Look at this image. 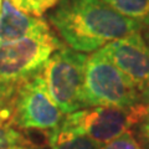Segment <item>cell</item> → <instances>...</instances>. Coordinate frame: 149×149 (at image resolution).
Instances as JSON below:
<instances>
[{
  "instance_id": "6da1fadb",
  "label": "cell",
  "mask_w": 149,
  "mask_h": 149,
  "mask_svg": "<svg viewBox=\"0 0 149 149\" xmlns=\"http://www.w3.org/2000/svg\"><path fill=\"white\" fill-rule=\"evenodd\" d=\"M50 22L72 50L82 54L98 51L143 27L102 0H60L50 14Z\"/></svg>"
},
{
  "instance_id": "7a4b0ae2",
  "label": "cell",
  "mask_w": 149,
  "mask_h": 149,
  "mask_svg": "<svg viewBox=\"0 0 149 149\" xmlns=\"http://www.w3.org/2000/svg\"><path fill=\"white\" fill-rule=\"evenodd\" d=\"M61 47V42L51 30L0 42V95H10L42 71L51 55Z\"/></svg>"
},
{
  "instance_id": "3957f363",
  "label": "cell",
  "mask_w": 149,
  "mask_h": 149,
  "mask_svg": "<svg viewBox=\"0 0 149 149\" xmlns=\"http://www.w3.org/2000/svg\"><path fill=\"white\" fill-rule=\"evenodd\" d=\"M139 90L101 51L87 58L83 101L86 107L133 108L138 106Z\"/></svg>"
},
{
  "instance_id": "277c9868",
  "label": "cell",
  "mask_w": 149,
  "mask_h": 149,
  "mask_svg": "<svg viewBox=\"0 0 149 149\" xmlns=\"http://www.w3.org/2000/svg\"><path fill=\"white\" fill-rule=\"evenodd\" d=\"M87 55L61 47L51 55L42 68L50 95L63 114L87 108L83 101Z\"/></svg>"
},
{
  "instance_id": "5b68a950",
  "label": "cell",
  "mask_w": 149,
  "mask_h": 149,
  "mask_svg": "<svg viewBox=\"0 0 149 149\" xmlns=\"http://www.w3.org/2000/svg\"><path fill=\"white\" fill-rule=\"evenodd\" d=\"M143 107L117 108V107H92L66 116L58 127L68 132L81 133L96 142L108 143L127 132V129L143 117Z\"/></svg>"
},
{
  "instance_id": "8992f818",
  "label": "cell",
  "mask_w": 149,
  "mask_h": 149,
  "mask_svg": "<svg viewBox=\"0 0 149 149\" xmlns=\"http://www.w3.org/2000/svg\"><path fill=\"white\" fill-rule=\"evenodd\" d=\"M62 112L50 95L42 73H37L17 88L14 120L21 128L52 130L62 120Z\"/></svg>"
},
{
  "instance_id": "52a82bcc",
  "label": "cell",
  "mask_w": 149,
  "mask_h": 149,
  "mask_svg": "<svg viewBox=\"0 0 149 149\" xmlns=\"http://www.w3.org/2000/svg\"><path fill=\"white\" fill-rule=\"evenodd\" d=\"M98 51L122 71L139 91L148 82L149 47L139 32L112 41Z\"/></svg>"
},
{
  "instance_id": "ba28073f",
  "label": "cell",
  "mask_w": 149,
  "mask_h": 149,
  "mask_svg": "<svg viewBox=\"0 0 149 149\" xmlns=\"http://www.w3.org/2000/svg\"><path fill=\"white\" fill-rule=\"evenodd\" d=\"M47 30H50V27L44 19L31 16L19 10L11 0H3V10L0 15V42L20 40Z\"/></svg>"
},
{
  "instance_id": "9c48e42d",
  "label": "cell",
  "mask_w": 149,
  "mask_h": 149,
  "mask_svg": "<svg viewBox=\"0 0 149 149\" xmlns=\"http://www.w3.org/2000/svg\"><path fill=\"white\" fill-rule=\"evenodd\" d=\"M49 143L51 149H102L98 142L86 134L68 132L60 127L50 132Z\"/></svg>"
},
{
  "instance_id": "30bf717a",
  "label": "cell",
  "mask_w": 149,
  "mask_h": 149,
  "mask_svg": "<svg viewBox=\"0 0 149 149\" xmlns=\"http://www.w3.org/2000/svg\"><path fill=\"white\" fill-rule=\"evenodd\" d=\"M120 15L137 21L143 27L149 25V0H102Z\"/></svg>"
},
{
  "instance_id": "8fae6325",
  "label": "cell",
  "mask_w": 149,
  "mask_h": 149,
  "mask_svg": "<svg viewBox=\"0 0 149 149\" xmlns=\"http://www.w3.org/2000/svg\"><path fill=\"white\" fill-rule=\"evenodd\" d=\"M11 1L19 10L29 14V15L41 16L49 9L58 4L60 0H11Z\"/></svg>"
},
{
  "instance_id": "7c38bea8",
  "label": "cell",
  "mask_w": 149,
  "mask_h": 149,
  "mask_svg": "<svg viewBox=\"0 0 149 149\" xmlns=\"http://www.w3.org/2000/svg\"><path fill=\"white\" fill-rule=\"evenodd\" d=\"M22 137L10 125L1 122L0 118V149H11L13 147L21 144Z\"/></svg>"
},
{
  "instance_id": "4fadbf2b",
  "label": "cell",
  "mask_w": 149,
  "mask_h": 149,
  "mask_svg": "<svg viewBox=\"0 0 149 149\" xmlns=\"http://www.w3.org/2000/svg\"><path fill=\"white\" fill-rule=\"evenodd\" d=\"M102 149H142V148L132 134L125 132L122 136L113 139V141L106 143Z\"/></svg>"
},
{
  "instance_id": "5bb4252c",
  "label": "cell",
  "mask_w": 149,
  "mask_h": 149,
  "mask_svg": "<svg viewBox=\"0 0 149 149\" xmlns=\"http://www.w3.org/2000/svg\"><path fill=\"white\" fill-rule=\"evenodd\" d=\"M142 123H141V129H142V133L144 138L147 139V141L149 142V108L146 109V112H144L143 117H142Z\"/></svg>"
},
{
  "instance_id": "9a60e30c",
  "label": "cell",
  "mask_w": 149,
  "mask_h": 149,
  "mask_svg": "<svg viewBox=\"0 0 149 149\" xmlns=\"http://www.w3.org/2000/svg\"><path fill=\"white\" fill-rule=\"evenodd\" d=\"M141 98L146 104H149V80L141 90Z\"/></svg>"
},
{
  "instance_id": "2e32d148",
  "label": "cell",
  "mask_w": 149,
  "mask_h": 149,
  "mask_svg": "<svg viewBox=\"0 0 149 149\" xmlns=\"http://www.w3.org/2000/svg\"><path fill=\"white\" fill-rule=\"evenodd\" d=\"M143 39H144L146 44L148 45V47H149V25L146 26V30H144V36H143Z\"/></svg>"
},
{
  "instance_id": "e0dca14e",
  "label": "cell",
  "mask_w": 149,
  "mask_h": 149,
  "mask_svg": "<svg viewBox=\"0 0 149 149\" xmlns=\"http://www.w3.org/2000/svg\"><path fill=\"white\" fill-rule=\"evenodd\" d=\"M11 149H35V148H32V147H27V146H22V144H17V146L13 147Z\"/></svg>"
},
{
  "instance_id": "ac0fdd59",
  "label": "cell",
  "mask_w": 149,
  "mask_h": 149,
  "mask_svg": "<svg viewBox=\"0 0 149 149\" xmlns=\"http://www.w3.org/2000/svg\"><path fill=\"white\" fill-rule=\"evenodd\" d=\"M1 10H3V0H0V15H1Z\"/></svg>"
},
{
  "instance_id": "d6986e66",
  "label": "cell",
  "mask_w": 149,
  "mask_h": 149,
  "mask_svg": "<svg viewBox=\"0 0 149 149\" xmlns=\"http://www.w3.org/2000/svg\"><path fill=\"white\" fill-rule=\"evenodd\" d=\"M0 118H1V116H0Z\"/></svg>"
}]
</instances>
